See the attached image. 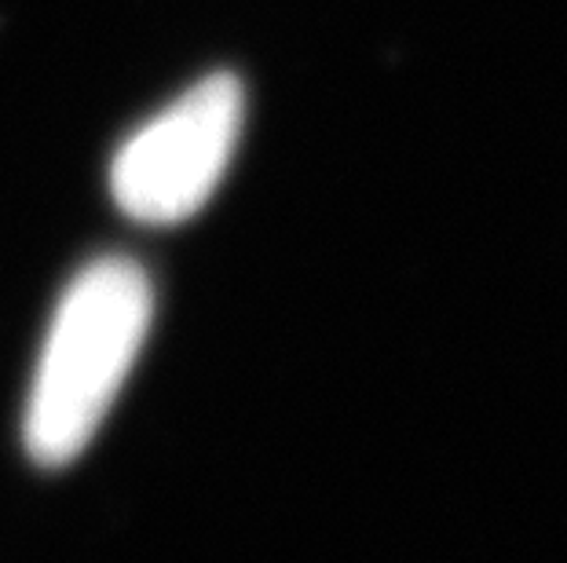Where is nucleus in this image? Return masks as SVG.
I'll return each instance as SVG.
<instances>
[{"label":"nucleus","mask_w":567,"mask_h":563,"mask_svg":"<svg viewBox=\"0 0 567 563\" xmlns=\"http://www.w3.org/2000/svg\"><path fill=\"white\" fill-rule=\"evenodd\" d=\"M154 290L128 257L92 260L59 301L27 399V450L44 469L84 453L147 341Z\"/></svg>","instance_id":"1"},{"label":"nucleus","mask_w":567,"mask_h":563,"mask_svg":"<svg viewBox=\"0 0 567 563\" xmlns=\"http://www.w3.org/2000/svg\"><path fill=\"white\" fill-rule=\"evenodd\" d=\"M246 88L227 70L195 81L184 95L122 143L111 190L128 220L184 223L216 195L243 139Z\"/></svg>","instance_id":"2"}]
</instances>
